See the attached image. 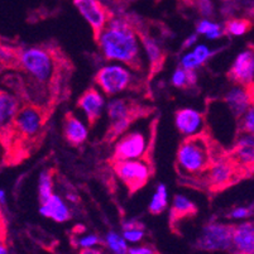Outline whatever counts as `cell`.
Returning <instances> with one entry per match:
<instances>
[{"mask_svg": "<svg viewBox=\"0 0 254 254\" xmlns=\"http://www.w3.org/2000/svg\"><path fill=\"white\" fill-rule=\"evenodd\" d=\"M0 254H8V249L5 248L3 243H0Z\"/></svg>", "mask_w": 254, "mask_h": 254, "instance_id": "cell-43", "label": "cell"}, {"mask_svg": "<svg viewBox=\"0 0 254 254\" xmlns=\"http://www.w3.org/2000/svg\"><path fill=\"white\" fill-rule=\"evenodd\" d=\"M78 106L84 112V114L86 115L90 126H92V124H95L96 120H99V118L103 114L105 100H104L103 95L99 92V90L91 87V89H87L82 94L81 98L78 99Z\"/></svg>", "mask_w": 254, "mask_h": 254, "instance_id": "cell-14", "label": "cell"}, {"mask_svg": "<svg viewBox=\"0 0 254 254\" xmlns=\"http://www.w3.org/2000/svg\"><path fill=\"white\" fill-rule=\"evenodd\" d=\"M147 149H148V142L142 131H129L115 144L114 158L117 161L142 159L147 153Z\"/></svg>", "mask_w": 254, "mask_h": 254, "instance_id": "cell-7", "label": "cell"}, {"mask_svg": "<svg viewBox=\"0 0 254 254\" xmlns=\"http://www.w3.org/2000/svg\"><path fill=\"white\" fill-rule=\"evenodd\" d=\"M142 43L143 47H144L145 55L148 57L149 64H152V67H159L163 61V56L162 51H161L159 46L157 45L156 41L149 38V37H142Z\"/></svg>", "mask_w": 254, "mask_h": 254, "instance_id": "cell-22", "label": "cell"}, {"mask_svg": "<svg viewBox=\"0 0 254 254\" xmlns=\"http://www.w3.org/2000/svg\"><path fill=\"white\" fill-rule=\"evenodd\" d=\"M6 202V193L3 189H0V204L4 205Z\"/></svg>", "mask_w": 254, "mask_h": 254, "instance_id": "cell-42", "label": "cell"}, {"mask_svg": "<svg viewBox=\"0 0 254 254\" xmlns=\"http://www.w3.org/2000/svg\"><path fill=\"white\" fill-rule=\"evenodd\" d=\"M114 168L119 179L127 185L130 191H137L142 189L147 184L152 173L148 163L142 159L117 161Z\"/></svg>", "mask_w": 254, "mask_h": 254, "instance_id": "cell-5", "label": "cell"}, {"mask_svg": "<svg viewBox=\"0 0 254 254\" xmlns=\"http://www.w3.org/2000/svg\"><path fill=\"white\" fill-rule=\"evenodd\" d=\"M67 198H68V200H70V201H72V202L77 201V196L72 195V193H67Z\"/></svg>", "mask_w": 254, "mask_h": 254, "instance_id": "cell-44", "label": "cell"}, {"mask_svg": "<svg viewBox=\"0 0 254 254\" xmlns=\"http://www.w3.org/2000/svg\"><path fill=\"white\" fill-rule=\"evenodd\" d=\"M180 64H181V67L184 68V70L196 71V68L201 67V64H200V62L197 61V59H196L195 55H193L192 52L185 53L184 56L181 57Z\"/></svg>", "mask_w": 254, "mask_h": 254, "instance_id": "cell-32", "label": "cell"}, {"mask_svg": "<svg viewBox=\"0 0 254 254\" xmlns=\"http://www.w3.org/2000/svg\"><path fill=\"white\" fill-rule=\"evenodd\" d=\"M4 237H5V226H4L3 214H1V210H0V242L3 240Z\"/></svg>", "mask_w": 254, "mask_h": 254, "instance_id": "cell-40", "label": "cell"}, {"mask_svg": "<svg viewBox=\"0 0 254 254\" xmlns=\"http://www.w3.org/2000/svg\"><path fill=\"white\" fill-rule=\"evenodd\" d=\"M0 67H1V66H0Z\"/></svg>", "mask_w": 254, "mask_h": 254, "instance_id": "cell-45", "label": "cell"}, {"mask_svg": "<svg viewBox=\"0 0 254 254\" xmlns=\"http://www.w3.org/2000/svg\"><path fill=\"white\" fill-rule=\"evenodd\" d=\"M171 81H172L173 86L180 87V89L190 86V85H189V73H187V70H184L182 67H179L175 72H173Z\"/></svg>", "mask_w": 254, "mask_h": 254, "instance_id": "cell-30", "label": "cell"}, {"mask_svg": "<svg viewBox=\"0 0 254 254\" xmlns=\"http://www.w3.org/2000/svg\"><path fill=\"white\" fill-rule=\"evenodd\" d=\"M196 212V206L186 196L176 195L173 197L172 206H171V220L177 221L186 216L193 215Z\"/></svg>", "mask_w": 254, "mask_h": 254, "instance_id": "cell-21", "label": "cell"}, {"mask_svg": "<svg viewBox=\"0 0 254 254\" xmlns=\"http://www.w3.org/2000/svg\"><path fill=\"white\" fill-rule=\"evenodd\" d=\"M168 202V191L166 185L159 184L157 186V191L154 192L153 197H152L151 202H149V211L152 214H161V212L165 211V209L167 207Z\"/></svg>", "mask_w": 254, "mask_h": 254, "instance_id": "cell-23", "label": "cell"}, {"mask_svg": "<svg viewBox=\"0 0 254 254\" xmlns=\"http://www.w3.org/2000/svg\"><path fill=\"white\" fill-rule=\"evenodd\" d=\"M209 171V181L212 186L220 187L230 181L233 176V167L228 162L219 161L216 163H211Z\"/></svg>", "mask_w": 254, "mask_h": 254, "instance_id": "cell-19", "label": "cell"}, {"mask_svg": "<svg viewBox=\"0 0 254 254\" xmlns=\"http://www.w3.org/2000/svg\"><path fill=\"white\" fill-rule=\"evenodd\" d=\"M175 124L177 130L184 137L190 138L198 134H204L205 131V118L200 112L191 108L177 110L175 114Z\"/></svg>", "mask_w": 254, "mask_h": 254, "instance_id": "cell-9", "label": "cell"}, {"mask_svg": "<svg viewBox=\"0 0 254 254\" xmlns=\"http://www.w3.org/2000/svg\"><path fill=\"white\" fill-rule=\"evenodd\" d=\"M144 237V232L143 229H131V230H124L123 238L126 242H130V243H138Z\"/></svg>", "mask_w": 254, "mask_h": 254, "instance_id": "cell-33", "label": "cell"}, {"mask_svg": "<svg viewBox=\"0 0 254 254\" xmlns=\"http://www.w3.org/2000/svg\"><path fill=\"white\" fill-rule=\"evenodd\" d=\"M191 52L195 55V57L197 59V61L200 62V64L202 66V64H204L207 60L211 59L212 55L215 53V51H211L210 50V47H207V46H205V45H198V46H196V47L193 48Z\"/></svg>", "mask_w": 254, "mask_h": 254, "instance_id": "cell-31", "label": "cell"}, {"mask_svg": "<svg viewBox=\"0 0 254 254\" xmlns=\"http://www.w3.org/2000/svg\"><path fill=\"white\" fill-rule=\"evenodd\" d=\"M252 215V207L240 206L235 207L232 212H230V218L232 219H248Z\"/></svg>", "mask_w": 254, "mask_h": 254, "instance_id": "cell-35", "label": "cell"}, {"mask_svg": "<svg viewBox=\"0 0 254 254\" xmlns=\"http://www.w3.org/2000/svg\"><path fill=\"white\" fill-rule=\"evenodd\" d=\"M78 254H104L100 249H94V248H82L81 252Z\"/></svg>", "mask_w": 254, "mask_h": 254, "instance_id": "cell-41", "label": "cell"}, {"mask_svg": "<svg viewBox=\"0 0 254 254\" xmlns=\"http://www.w3.org/2000/svg\"><path fill=\"white\" fill-rule=\"evenodd\" d=\"M41 215L45 218L52 219L56 223H64V221L70 220L71 212L67 205L64 204V200L59 195L53 193L50 198H47L45 202L41 204L39 207Z\"/></svg>", "mask_w": 254, "mask_h": 254, "instance_id": "cell-15", "label": "cell"}, {"mask_svg": "<svg viewBox=\"0 0 254 254\" xmlns=\"http://www.w3.org/2000/svg\"><path fill=\"white\" fill-rule=\"evenodd\" d=\"M106 109H108L110 124L120 123V122L131 124L135 117L134 105L126 99H112L108 103Z\"/></svg>", "mask_w": 254, "mask_h": 254, "instance_id": "cell-16", "label": "cell"}, {"mask_svg": "<svg viewBox=\"0 0 254 254\" xmlns=\"http://www.w3.org/2000/svg\"><path fill=\"white\" fill-rule=\"evenodd\" d=\"M196 29H197V34H204L209 39H218L223 36V28L220 25L207 19H202L201 22H198Z\"/></svg>", "mask_w": 254, "mask_h": 254, "instance_id": "cell-25", "label": "cell"}, {"mask_svg": "<svg viewBox=\"0 0 254 254\" xmlns=\"http://www.w3.org/2000/svg\"><path fill=\"white\" fill-rule=\"evenodd\" d=\"M249 22L246 19H232L226 23V32L232 36H243L248 32Z\"/></svg>", "mask_w": 254, "mask_h": 254, "instance_id": "cell-27", "label": "cell"}, {"mask_svg": "<svg viewBox=\"0 0 254 254\" xmlns=\"http://www.w3.org/2000/svg\"><path fill=\"white\" fill-rule=\"evenodd\" d=\"M104 57L109 61L119 62L139 68L142 64L140 42L133 27L120 18L108 19L105 27L96 36Z\"/></svg>", "mask_w": 254, "mask_h": 254, "instance_id": "cell-1", "label": "cell"}, {"mask_svg": "<svg viewBox=\"0 0 254 254\" xmlns=\"http://www.w3.org/2000/svg\"><path fill=\"white\" fill-rule=\"evenodd\" d=\"M234 226L220 223L207 224L197 240V247L202 251H229Z\"/></svg>", "mask_w": 254, "mask_h": 254, "instance_id": "cell-6", "label": "cell"}, {"mask_svg": "<svg viewBox=\"0 0 254 254\" xmlns=\"http://www.w3.org/2000/svg\"><path fill=\"white\" fill-rule=\"evenodd\" d=\"M252 87L237 85L225 95L226 108L234 118H240L252 106Z\"/></svg>", "mask_w": 254, "mask_h": 254, "instance_id": "cell-13", "label": "cell"}, {"mask_svg": "<svg viewBox=\"0 0 254 254\" xmlns=\"http://www.w3.org/2000/svg\"><path fill=\"white\" fill-rule=\"evenodd\" d=\"M240 126H242V130L243 133H249L253 134L254 131V109L253 105L240 117Z\"/></svg>", "mask_w": 254, "mask_h": 254, "instance_id": "cell-28", "label": "cell"}, {"mask_svg": "<svg viewBox=\"0 0 254 254\" xmlns=\"http://www.w3.org/2000/svg\"><path fill=\"white\" fill-rule=\"evenodd\" d=\"M128 254H157L149 247H135V248L128 249Z\"/></svg>", "mask_w": 254, "mask_h": 254, "instance_id": "cell-37", "label": "cell"}, {"mask_svg": "<svg viewBox=\"0 0 254 254\" xmlns=\"http://www.w3.org/2000/svg\"><path fill=\"white\" fill-rule=\"evenodd\" d=\"M14 64H18V55H15L9 47L0 46V66H11Z\"/></svg>", "mask_w": 254, "mask_h": 254, "instance_id": "cell-29", "label": "cell"}, {"mask_svg": "<svg viewBox=\"0 0 254 254\" xmlns=\"http://www.w3.org/2000/svg\"><path fill=\"white\" fill-rule=\"evenodd\" d=\"M95 82L106 95L113 96L128 89L131 82V73L123 64H109L98 71Z\"/></svg>", "mask_w": 254, "mask_h": 254, "instance_id": "cell-4", "label": "cell"}, {"mask_svg": "<svg viewBox=\"0 0 254 254\" xmlns=\"http://www.w3.org/2000/svg\"><path fill=\"white\" fill-rule=\"evenodd\" d=\"M73 3L85 20L89 23L90 27L94 29L95 36H98L99 32L105 27L106 22L109 19L105 8L101 5L99 0H73Z\"/></svg>", "mask_w": 254, "mask_h": 254, "instance_id": "cell-11", "label": "cell"}, {"mask_svg": "<svg viewBox=\"0 0 254 254\" xmlns=\"http://www.w3.org/2000/svg\"><path fill=\"white\" fill-rule=\"evenodd\" d=\"M229 251L232 254H254V226L252 221L234 226Z\"/></svg>", "mask_w": 254, "mask_h": 254, "instance_id": "cell-12", "label": "cell"}, {"mask_svg": "<svg viewBox=\"0 0 254 254\" xmlns=\"http://www.w3.org/2000/svg\"><path fill=\"white\" fill-rule=\"evenodd\" d=\"M229 76L238 85L252 87L254 80V55L252 50L239 53L232 64Z\"/></svg>", "mask_w": 254, "mask_h": 254, "instance_id": "cell-10", "label": "cell"}, {"mask_svg": "<svg viewBox=\"0 0 254 254\" xmlns=\"http://www.w3.org/2000/svg\"><path fill=\"white\" fill-rule=\"evenodd\" d=\"M64 138L70 144L80 145L85 143L89 135V129L76 115L67 114L64 123Z\"/></svg>", "mask_w": 254, "mask_h": 254, "instance_id": "cell-17", "label": "cell"}, {"mask_svg": "<svg viewBox=\"0 0 254 254\" xmlns=\"http://www.w3.org/2000/svg\"><path fill=\"white\" fill-rule=\"evenodd\" d=\"M18 64L38 84L47 85L53 81L56 62L52 53L42 47H29L20 51Z\"/></svg>", "mask_w": 254, "mask_h": 254, "instance_id": "cell-3", "label": "cell"}, {"mask_svg": "<svg viewBox=\"0 0 254 254\" xmlns=\"http://www.w3.org/2000/svg\"><path fill=\"white\" fill-rule=\"evenodd\" d=\"M123 229L124 230H131V229H143V225L142 224H139L138 221H134V220H129V221H126V223L123 224Z\"/></svg>", "mask_w": 254, "mask_h": 254, "instance_id": "cell-38", "label": "cell"}, {"mask_svg": "<svg viewBox=\"0 0 254 254\" xmlns=\"http://www.w3.org/2000/svg\"><path fill=\"white\" fill-rule=\"evenodd\" d=\"M196 4L204 17H210L212 14V4L210 0H196Z\"/></svg>", "mask_w": 254, "mask_h": 254, "instance_id": "cell-36", "label": "cell"}, {"mask_svg": "<svg viewBox=\"0 0 254 254\" xmlns=\"http://www.w3.org/2000/svg\"><path fill=\"white\" fill-rule=\"evenodd\" d=\"M99 243H100V238L94 234L85 235V237H82L81 239L78 240V244H80L81 248H94Z\"/></svg>", "mask_w": 254, "mask_h": 254, "instance_id": "cell-34", "label": "cell"}, {"mask_svg": "<svg viewBox=\"0 0 254 254\" xmlns=\"http://www.w3.org/2000/svg\"><path fill=\"white\" fill-rule=\"evenodd\" d=\"M106 246L109 247L115 254H128V247L123 237H120L118 233L109 232L105 237Z\"/></svg>", "mask_w": 254, "mask_h": 254, "instance_id": "cell-26", "label": "cell"}, {"mask_svg": "<svg viewBox=\"0 0 254 254\" xmlns=\"http://www.w3.org/2000/svg\"><path fill=\"white\" fill-rule=\"evenodd\" d=\"M235 153H237L238 159L243 165L253 162L254 158V139L253 134L249 133H243L237 139L235 144Z\"/></svg>", "mask_w": 254, "mask_h": 254, "instance_id": "cell-20", "label": "cell"}, {"mask_svg": "<svg viewBox=\"0 0 254 254\" xmlns=\"http://www.w3.org/2000/svg\"><path fill=\"white\" fill-rule=\"evenodd\" d=\"M197 34H191V36H189L186 38V41L184 42V47L185 48H189V47H192L193 45H196V42H197Z\"/></svg>", "mask_w": 254, "mask_h": 254, "instance_id": "cell-39", "label": "cell"}, {"mask_svg": "<svg viewBox=\"0 0 254 254\" xmlns=\"http://www.w3.org/2000/svg\"><path fill=\"white\" fill-rule=\"evenodd\" d=\"M177 168L187 177H195L206 172L211 166V152L204 134L186 138L180 145L176 158Z\"/></svg>", "mask_w": 254, "mask_h": 254, "instance_id": "cell-2", "label": "cell"}, {"mask_svg": "<svg viewBox=\"0 0 254 254\" xmlns=\"http://www.w3.org/2000/svg\"><path fill=\"white\" fill-rule=\"evenodd\" d=\"M19 110V103L14 95L0 91V129L10 127Z\"/></svg>", "mask_w": 254, "mask_h": 254, "instance_id": "cell-18", "label": "cell"}, {"mask_svg": "<svg viewBox=\"0 0 254 254\" xmlns=\"http://www.w3.org/2000/svg\"><path fill=\"white\" fill-rule=\"evenodd\" d=\"M38 193L41 204L53 195V180L51 171H42L38 180Z\"/></svg>", "mask_w": 254, "mask_h": 254, "instance_id": "cell-24", "label": "cell"}, {"mask_svg": "<svg viewBox=\"0 0 254 254\" xmlns=\"http://www.w3.org/2000/svg\"><path fill=\"white\" fill-rule=\"evenodd\" d=\"M13 124L24 137H36L43 128L45 114L37 106L27 105L18 110Z\"/></svg>", "mask_w": 254, "mask_h": 254, "instance_id": "cell-8", "label": "cell"}]
</instances>
